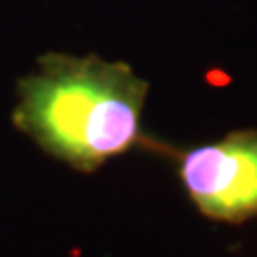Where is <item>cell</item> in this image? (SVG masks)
I'll return each mask as SVG.
<instances>
[{
    "instance_id": "cell-1",
    "label": "cell",
    "mask_w": 257,
    "mask_h": 257,
    "mask_svg": "<svg viewBox=\"0 0 257 257\" xmlns=\"http://www.w3.org/2000/svg\"><path fill=\"white\" fill-rule=\"evenodd\" d=\"M148 91L126 62L46 53L36 72L17 81L12 124L53 160L91 174L150 143L141 128Z\"/></svg>"
},
{
    "instance_id": "cell-2",
    "label": "cell",
    "mask_w": 257,
    "mask_h": 257,
    "mask_svg": "<svg viewBox=\"0 0 257 257\" xmlns=\"http://www.w3.org/2000/svg\"><path fill=\"white\" fill-rule=\"evenodd\" d=\"M176 169L188 200L202 217L243 224L257 217V128L176 150Z\"/></svg>"
}]
</instances>
